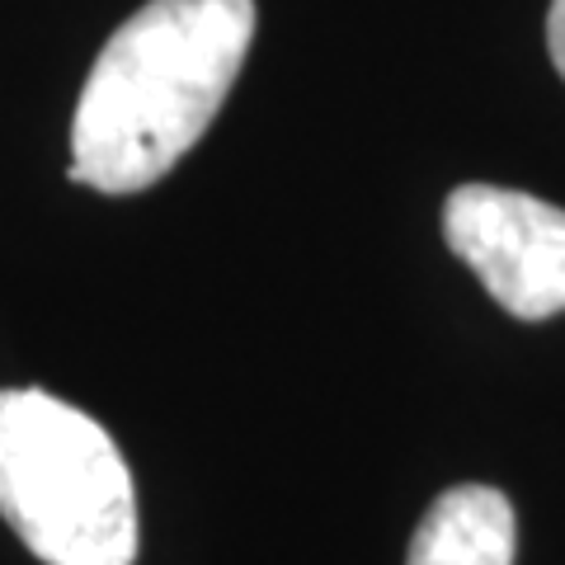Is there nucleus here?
I'll list each match as a JSON object with an SVG mask.
<instances>
[{"label": "nucleus", "instance_id": "obj_1", "mask_svg": "<svg viewBox=\"0 0 565 565\" xmlns=\"http://www.w3.org/2000/svg\"><path fill=\"white\" fill-rule=\"evenodd\" d=\"M255 43V0H151L85 76L71 122V184L141 193L189 156Z\"/></svg>", "mask_w": 565, "mask_h": 565}, {"label": "nucleus", "instance_id": "obj_2", "mask_svg": "<svg viewBox=\"0 0 565 565\" xmlns=\"http://www.w3.org/2000/svg\"><path fill=\"white\" fill-rule=\"evenodd\" d=\"M0 519L47 565L137 561V490L118 444L33 386L0 392Z\"/></svg>", "mask_w": 565, "mask_h": 565}, {"label": "nucleus", "instance_id": "obj_3", "mask_svg": "<svg viewBox=\"0 0 565 565\" xmlns=\"http://www.w3.org/2000/svg\"><path fill=\"white\" fill-rule=\"evenodd\" d=\"M452 255L519 321L565 311V207L500 184H462L444 207Z\"/></svg>", "mask_w": 565, "mask_h": 565}, {"label": "nucleus", "instance_id": "obj_4", "mask_svg": "<svg viewBox=\"0 0 565 565\" xmlns=\"http://www.w3.org/2000/svg\"><path fill=\"white\" fill-rule=\"evenodd\" d=\"M519 519L494 486H452L419 519L405 565H514Z\"/></svg>", "mask_w": 565, "mask_h": 565}, {"label": "nucleus", "instance_id": "obj_5", "mask_svg": "<svg viewBox=\"0 0 565 565\" xmlns=\"http://www.w3.org/2000/svg\"><path fill=\"white\" fill-rule=\"evenodd\" d=\"M546 52L565 76V0H552V10H546Z\"/></svg>", "mask_w": 565, "mask_h": 565}]
</instances>
